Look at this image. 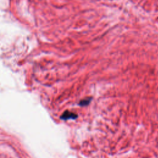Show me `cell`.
Masks as SVG:
<instances>
[{"label": "cell", "instance_id": "cell-1", "mask_svg": "<svg viewBox=\"0 0 158 158\" xmlns=\"http://www.w3.org/2000/svg\"><path fill=\"white\" fill-rule=\"evenodd\" d=\"M77 117V115L75 113L70 112L69 111L65 112L63 115L61 116V118L63 120H68V119H75Z\"/></svg>", "mask_w": 158, "mask_h": 158}, {"label": "cell", "instance_id": "cell-2", "mask_svg": "<svg viewBox=\"0 0 158 158\" xmlns=\"http://www.w3.org/2000/svg\"><path fill=\"white\" fill-rule=\"evenodd\" d=\"M89 101H90V99H88H88H84V100H83V101H81L80 102V105H81V106H85V105L88 104L89 102Z\"/></svg>", "mask_w": 158, "mask_h": 158}]
</instances>
